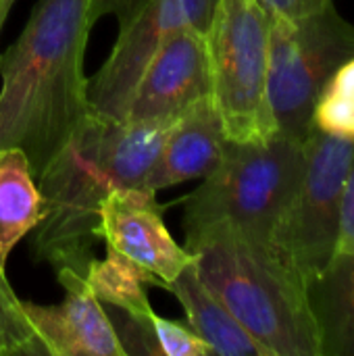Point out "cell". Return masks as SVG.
Here are the masks:
<instances>
[{"label": "cell", "mask_w": 354, "mask_h": 356, "mask_svg": "<svg viewBox=\"0 0 354 356\" xmlns=\"http://www.w3.org/2000/svg\"><path fill=\"white\" fill-rule=\"evenodd\" d=\"M169 127L90 111L35 177L44 215L31 232L33 259L86 275L100 242L104 198L117 188L142 186Z\"/></svg>", "instance_id": "cell-1"}, {"label": "cell", "mask_w": 354, "mask_h": 356, "mask_svg": "<svg viewBox=\"0 0 354 356\" xmlns=\"http://www.w3.org/2000/svg\"><path fill=\"white\" fill-rule=\"evenodd\" d=\"M90 0H38L0 52V148H21L38 177L92 111L83 69Z\"/></svg>", "instance_id": "cell-2"}, {"label": "cell", "mask_w": 354, "mask_h": 356, "mask_svg": "<svg viewBox=\"0 0 354 356\" xmlns=\"http://www.w3.org/2000/svg\"><path fill=\"white\" fill-rule=\"evenodd\" d=\"M204 286L269 356H323L311 286L265 238L234 225L186 234Z\"/></svg>", "instance_id": "cell-3"}, {"label": "cell", "mask_w": 354, "mask_h": 356, "mask_svg": "<svg viewBox=\"0 0 354 356\" xmlns=\"http://www.w3.org/2000/svg\"><path fill=\"white\" fill-rule=\"evenodd\" d=\"M305 165V142L275 134L263 142L227 140L221 163L179 198L184 234L234 225L273 242Z\"/></svg>", "instance_id": "cell-4"}, {"label": "cell", "mask_w": 354, "mask_h": 356, "mask_svg": "<svg viewBox=\"0 0 354 356\" xmlns=\"http://www.w3.org/2000/svg\"><path fill=\"white\" fill-rule=\"evenodd\" d=\"M354 58V23L334 2L303 17L269 15V106L280 136L307 142L330 79Z\"/></svg>", "instance_id": "cell-5"}, {"label": "cell", "mask_w": 354, "mask_h": 356, "mask_svg": "<svg viewBox=\"0 0 354 356\" xmlns=\"http://www.w3.org/2000/svg\"><path fill=\"white\" fill-rule=\"evenodd\" d=\"M211 96L227 140L263 142L277 134L269 106V13L259 0H219L204 33Z\"/></svg>", "instance_id": "cell-6"}, {"label": "cell", "mask_w": 354, "mask_h": 356, "mask_svg": "<svg viewBox=\"0 0 354 356\" xmlns=\"http://www.w3.org/2000/svg\"><path fill=\"white\" fill-rule=\"evenodd\" d=\"M354 140L313 127L305 142V165L273 244L313 286L334 259L344 181Z\"/></svg>", "instance_id": "cell-7"}, {"label": "cell", "mask_w": 354, "mask_h": 356, "mask_svg": "<svg viewBox=\"0 0 354 356\" xmlns=\"http://www.w3.org/2000/svg\"><path fill=\"white\" fill-rule=\"evenodd\" d=\"M219 0H146L144 6L119 27L108 58L88 81L90 108L125 121L136 81L171 33L194 27L207 33Z\"/></svg>", "instance_id": "cell-8"}, {"label": "cell", "mask_w": 354, "mask_h": 356, "mask_svg": "<svg viewBox=\"0 0 354 356\" xmlns=\"http://www.w3.org/2000/svg\"><path fill=\"white\" fill-rule=\"evenodd\" d=\"M167 209L150 190L117 188L104 198L98 215V240L104 248L136 265L163 290L194 263V254L167 229Z\"/></svg>", "instance_id": "cell-9"}, {"label": "cell", "mask_w": 354, "mask_h": 356, "mask_svg": "<svg viewBox=\"0 0 354 356\" xmlns=\"http://www.w3.org/2000/svg\"><path fill=\"white\" fill-rule=\"evenodd\" d=\"M211 96L207 38L194 27L179 29L159 44L131 92L125 121L173 125Z\"/></svg>", "instance_id": "cell-10"}, {"label": "cell", "mask_w": 354, "mask_h": 356, "mask_svg": "<svg viewBox=\"0 0 354 356\" xmlns=\"http://www.w3.org/2000/svg\"><path fill=\"white\" fill-rule=\"evenodd\" d=\"M56 280L65 290L58 305L23 300L25 317L46 356H125L104 305L86 275L63 269Z\"/></svg>", "instance_id": "cell-11"}, {"label": "cell", "mask_w": 354, "mask_h": 356, "mask_svg": "<svg viewBox=\"0 0 354 356\" xmlns=\"http://www.w3.org/2000/svg\"><path fill=\"white\" fill-rule=\"evenodd\" d=\"M225 146L223 121L213 96H209L167 129L140 188L156 194L184 181L202 179L221 163Z\"/></svg>", "instance_id": "cell-12"}, {"label": "cell", "mask_w": 354, "mask_h": 356, "mask_svg": "<svg viewBox=\"0 0 354 356\" xmlns=\"http://www.w3.org/2000/svg\"><path fill=\"white\" fill-rule=\"evenodd\" d=\"M165 290L177 298L186 323L213 350V356H269L204 286L196 271V263L186 267Z\"/></svg>", "instance_id": "cell-13"}, {"label": "cell", "mask_w": 354, "mask_h": 356, "mask_svg": "<svg viewBox=\"0 0 354 356\" xmlns=\"http://www.w3.org/2000/svg\"><path fill=\"white\" fill-rule=\"evenodd\" d=\"M42 196L21 148H0V269L13 248L42 221Z\"/></svg>", "instance_id": "cell-14"}, {"label": "cell", "mask_w": 354, "mask_h": 356, "mask_svg": "<svg viewBox=\"0 0 354 356\" xmlns=\"http://www.w3.org/2000/svg\"><path fill=\"white\" fill-rule=\"evenodd\" d=\"M311 300L321 327L323 356H354V257L332 259L311 286Z\"/></svg>", "instance_id": "cell-15"}, {"label": "cell", "mask_w": 354, "mask_h": 356, "mask_svg": "<svg viewBox=\"0 0 354 356\" xmlns=\"http://www.w3.org/2000/svg\"><path fill=\"white\" fill-rule=\"evenodd\" d=\"M86 280L102 305L119 309L125 319L136 323L148 336L156 356L152 336V319L156 313L144 290L146 286H152V280L113 250H106L104 259H92Z\"/></svg>", "instance_id": "cell-16"}, {"label": "cell", "mask_w": 354, "mask_h": 356, "mask_svg": "<svg viewBox=\"0 0 354 356\" xmlns=\"http://www.w3.org/2000/svg\"><path fill=\"white\" fill-rule=\"evenodd\" d=\"M315 127L354 140V58L325 86L313 117Z\"/></svg>", "instance_id": "cell-17"}, {"label": "cell", "mask_w": 354, "mask_h": 356, "mask_svg": "<svg viewBox=\"0 0 354 356\" xmlns=\"http://www.w3.org/2000/svg\"><path fill=\"white\" fill-rule=\"evenodd\" d=\"M6 355L46 356V353L25 317L23 300L6 280V269H0V356Z\"/></svg>", "instance_id": "cell-18"}, {"label": "cell", "mask_w": 354, "mask_h": 356, "mask_svg": "<svg viewBox=\"0 0 354 356\" xmlns=\"http://www.w3.org/2000/svg\"><path fill=\"white\" fill-rule=\"evenodd\" d=\"M152 336L156 356H213V350L194 334L188 323L154 315Z\"/></svg>", "instance_id": "cell-19"}, {"label": "cell", "mask_w": 354, "mask_h": 356, "mask_svg": "<svg viewBox=\"0 0 354 356\" xmlns=\"http://www.w3.org/2000/svg\"><path fill=\"white\" fill-rule=\"evenodd\" d=\"M354 257V159L342 192V204H340V227H338V240L334 259H351Z\"/></svg>", "instance_id": "cell-20"}, {"label": "cell", "mask_w": 354, "mask_h": 356, "mask_svg": "<svg viewBox=\"0 0 354 356\" xmlns=\"http://www.w3.org/2000/svg\"><path fill=\"white\" fill-rule=\"evenodd\" d=\"M146 0H90V21L96 23L100 17H115L119 27L125 25Z\"/></svg>", "instance_id": "cell-21"}, {"label": "cell", "mask_w": 354, "mask_h": 356, "mask_svg": "<svg viewBox=\"0 0 354 356\" xmlns=\"http://www.w3.org/2000/svg\"><path fill=\"white\" fill-rule=\"evenodd\" d=\"M269 15L280 17H303L315 10H321L323 6L332 4L334 0H259Z\"/></svg>", "instance_id": "cell-22"}, {"label": "cell", "mask_w": 354, "mask_h": 356, "mask_svg": "<svg viewBox=\"0 0 354 356\" xmlns=\"http://www.w3.org/2000/svg\"><path fill=\"white\" fill-rule=\"evenodd\" d=\"M13 4H15V0H0V38H2V29H4V23L10 15Z\"/></svg>", "instance_id": "cell-23"}]
</instances>
